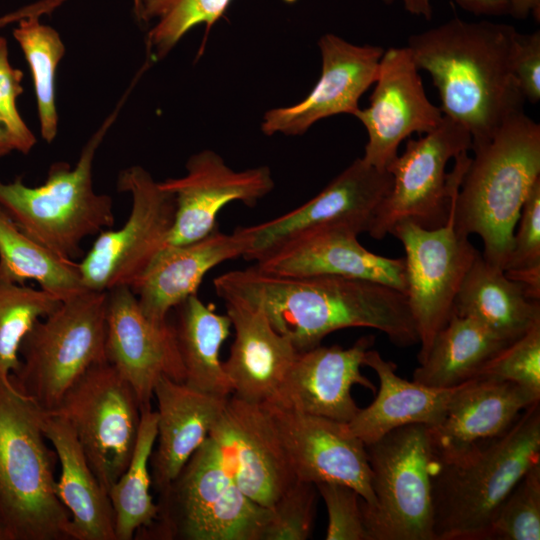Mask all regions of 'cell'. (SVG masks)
<instances>
[{
  "instance_id": "34",
  "label": "cell",
  "mask_w": 540,
  "mask_h": 540,
  "mask_svg": "<svg viewBox=\"0 0 540 540\" xmlns=\"http://www.w3.org/2000/svg\"><path fill=\"white\" fill-rule=\"evenodd\" d=\"M61 303L41 288L15 281L0 267V383H11L10 376L20 364L24 338Z\"/></svg>"
},
{
  "instance_id": "49",
  "label": "cell",
  "mask_w": 540,
  "mask_h": 540,
  "mask_svg": "<svg viewBox=\"0 0 540 540\" xmlns=\"http://www.w3.org/2000/svg\"><path fill=\"white\" fill-rule=\"evenodd\" d=\"M0 540H6L5 534L3 533L1 529H0Z\"/></svg>"
},
{
  "instance_id": "37",
  "label": "cell",
  "mask_w": 540,
  "mask_h": 540,
  "mask_svg": "<svg viewBox=\"0 0 540 540\" xmlns=\"http://www.w3.org/2000/svg\"><path fill=\"white\" fill-rule=\"evenodd\" d=\"M540 539V462L520 478L499 507L485 540Z\"/></svg>"
},
{
  "instance_id": "14",
  "label": "cell",
  "mask_w": 540,
  "mask_h": 540,
  "mask_svg": "<svg viewBox=\"0 0 540 540\" xmlns=\"http://www.w3.org/2000/svg\"><path fill=\"white\" fill-rule=\"evenodd\" d=\"M392 186L388 170L355 159L312 199L281 216L246 227L248 260L259 261L292 239L316 230L347 227L368 233L375 213Z\"/></svg>"
},
{
  "instance_id": "7",
  "label": "cell",
  "mask_w": 540,
  "mask_h": 540,
  "mask_svg": "<svg viewBox=\"0 0 540 540\" xmlns=\"http://www.w3.org/2000/svg\"><path fill=\"white\" fill-rule=\"evenodd\" d=\"M158 495L155 520L135 539L261 540L270 516L240 490L210 437Z\"/></svg>"
},
{
  "instance_id": "45",
  "label": "cell",
  "mask_w": 540,
  "mask_h": 540,
  "mask_svg": "<svg viewBox=\"0 0 540 540\" xmlns=\"http://www.w3.org/2000/svg\"><path fill=\"white\" fill-rule=\"evenodd\" d=\"M68 0H39L26 5L18 10L0 16V28L11 23H18L20 20L30 16H42L51 14Z\"/></svg>"
},
{
  "instance_id": "25",
  "label": "cell",
  "mask_w": 540,
  "mask_h": 540,
  "mask_svg": "<svg viewBox=\"0 0 540 540\" xmlns=\"http://www.w3.org/2000/svg\"><path fill=\"white\" fill-rule=\"evenodd\" d=\"M540 396L512 382L474 378L457 388L444 419L429 427L434 457L448 458L504 434Z\"/></svg>"
},
{
  "instance_id": "28",
  "label": "cell",
  "mask_w": 540,
  "mask_h": 540,
  "mask_svg": "<svg viewBox=\"0 0 540 540\" xmlns=\"http://www.w3.org/2000/svg\"><path fill=\"white\" fill-rule=\"evenodd\" d=\"M363 365L377 374L379 390L374 401L360 408L347 424L350 431L365 444L402 426H437L444 419L449 402L459 387L435 388L413 380L407 381L396 374L394 362L385 360L377 350L371 348L365 353Z\"/></svg>"
},
{
  "instance_id": "22",
  "label": "cell",
  "mask_w": 540,
  "mask_h": 540,
  "mask_svg": "<svg viewBox=\"0 0 540 540\" xmlns=\"http://www.w3.org/2000/svg\"><path fill=\"white\" fill-rule=\"evenodd\" d=\"M251 245L246 227H239L231 234L216 228L189 243L166 244L130 288L150 321L167 323L170 311L197 294L203 278L212 268L227 260L245 258Z\"/></svg>"
},
{
  "instance_id": "33",
  "label": "cell",
  "mask_w": 540,
  "mask_h": 540,
  "mask_svg": "<svg viewBox=\"0 0 540 540\" xmlns=\"http://www.w3.org/2000/svg\"><path fill=\"white\" fill-rule=\"evenodd\" d=\"M157 436V413L141 409V421L132 457L125 471L108 490L114 513L116 540H132L156 518L158 505L150 493V457Z\"/></svg>"
},
{
  "instance_id": "44",
  "label": "cell",
  "mask_w": 540,
  "mask_h": 540,
  "mask_svg": "<svg viewBox=\"0 0 540 540\" xmlns=\"http://www.w3.org/2000/svg\"><path fill=\"white\" fill-rule=\"evenodd\" d=\"M398 0H382L386 5ZM404 9L414 15L429 21L433 16L431 0H399ZM465 11L476 16H501L509 14L508 0H455Z\"/></svg>"
},
{
  "instance_id": "26",
  "label": "cell",
  "mask_w": 540,
  "mask_h": 540,
  "mask_svg": "<svg viewBox=\"0 0 540 540\" xmlns=\"http://www.w3.org/2000/svg\"><path fill=\"white\" fill-rule=\"evenodd\" d=\"M157 436L150 457L152 487L162 491L209 438L229 397L161 377L155 385Z\"/></svg>"
},
{
  "instance_id": "16",
  "label": "cell",
  "mask_w": 540,
  "mask_h": 540,
  "mask_svg": "<svg viewBox=\"0 0 540 540\" xmlns=\"http://www.w3.org/2000/svg\"><path fill=\"white\" fill-rule=\"evenodd\" d=\"M370 104L356 117L365 127L367 143L362 159L387 170L400 144L413 133H428L442 121L440 108L426 95L410 50L391 47L380 59Z\"/></svg>"
},
{
  "instance_id": "5",
  "label": "cell",
  "mask_w": 540,
  "mask_h": 540,
  "mask_svg": "<svg viewBox=\"0 0 540 540\" xmlns=\"http://www.w3.org/2000/svg\"><path fill=\"white\" fill-rule=\"evenodd\" d=\"M42 412L12 383H0V529L6 540H71Z\"/></svg>"
},
{
  "instance_id": "13",
  "label": "cell",
  "mask_w": 540,
  "mask_h": 540,
  "mask_svg": "<svg viewBox=\"0 0 540 540\" xmlns=\"http://www.w3.org/2000/svg\"><path fill=\"white\" fill-rule=\"evenodd\" d=\"M390 235L405 251V296L419 337L418 362L450 319L464 278L480 253L458 232L450 212L447 222L425 229L412 222L396 225Z\"/></svg>"
},
{
  "instance_id": "32",
  "label": "cell",
  "mask_w": 540,
  "mask_h": 540,
  "mask_svg": "<svg viewBox=\"0 0 540 540\" xmlns=\"http://www.w3.org/2000/svg\"><path fill=\"white\" fill-rule=\"evenodd\" d=\"M0 267L15 281L66 300L86 289L78 263L64 259L26 234L0 206Z\"/></svg>"
},
{
  "instance_id": "3",
  "label": "cell",
  "mask_w": 540,
  "mask_h": 540,
  "mask_svg": "<svg viewBox=\"0 0 540 540\" xmlns=\"http://www.w3.org/2000/svg\"><path fill=\"white\" fill-rule=\"evenodd\" d=\"M540 462V402L501 436L448 458L434 457V540H485L506 496Z\"/></svg>"
},
{
  "instance_id": "17",
  "label": "cell",
  "mask_w": 540,
  "mask_h": 540,
  "mask_svg": "<svg viewBox=\"0 0 540 540\" xmlns=\"http://www.w3.org/2000/svg\"><path fill=\"white\" fill-rule=\"evenodd\" d=\"M186 173L160 181L175 199V218L167 244L198 240L217 228L220 210L233 201L249 207L268 195L274 179L268 166L236 171L216 152L205 149L189 157Z\"/></svg>"
},
{
  "instance_id": "38",
  "label": "cell",
  "mask_w": 540,
  "mask_h": 540,
  "mask_svg": "<svg viewBox=\"0 0 540 540\" xmlns=\"http://www.w3.org/2000/svg\"><path fill=\"white\" fill-rule=\"evenodd\" d=\"M475 378L512 382L540 396V323L503 347Z\"/></svg>"
},
{
  "instance_id": "42",
  "label": "cell",
  "mask_w": 540,
  "mask_h": 540,
  "mask_svg": "<svg viewBox=\"0 0 540 540\" xmlns=\"http://www.w3.org/2000/svg\"><path fill=\"white\" fill-rule=\"evenodd\" d=\"M540 268V178L532 186L513 235L505 272Z\"/></svg>"
},
{
  "instance_id": "12",
  "label": "cell",
  "mask_w": 540,
  "mask_h": 540,
  "mask_svg": "<svg viewBox=\"0 0 540 540\" xmlns=\"http://www.w3.org/2000/svg\"><path fill=\"white\" fill-rule=\"evenodd\" d=\"M117 189L131 196L124 225L100 232L78 269L86 289L107 292L131 287L167 244L175 218V199L142 166L122 170Z\"/></svg>"
},
{
  "instance_id": "20",
  "label": "cell",
  "mask_w": 540,
  "mask_h": 540,
  "mask_svg": "<svg viewBox=\"0 0 540 540\" xmlns=\"http://www.w3.org/2000/svg\"><path fill=\"white\" fill-rule=\"evenodd\" d=\"M209 437L240 490L261 506L296 480L261 404L230 395Z\"/></svg>"
},
{
  "instance_id": "19",
  "label": "cell",
  "mask_w": 540,
  "mask_h": 540,
  "mask_svg": "<svg viewBox=\"0 0 540 540\" xmlns=\"http://www.w3.org/2000/svg\"><path fill=\"white\" fill-rule=\"evenodd\" d=\"M321 75L302 101L292 106L268 110L261 131L268 136L304 134L313 124L338 114H355L359 100L374 84L384 49L375 45H357L326 33L318 41Z\"/></svg>"
},
{
  "instance_id": "27",
  "label": "cell",
  "mask_w": 540,
  "mask_h": 540,
  "mask_svg": "<svg viewBox=\"0 0 540 540\" xmlns=\"http://www.w3.org/2000/svg\"><path fill=\"white\" fill-rule=\"evenodd\" d=\"M42 429L60 463L56 491L70 515L71 540H116L114 513L72 428L57 413L42 412Z\"/></svg>"
},
{
  "instance_id": "18",
  "label": "cell",
  "mask_w": 540,
  "mask_h": 540,
  "mask_svg": "<svg viewBox=\"0 0 540 540\" xmlns=\"http://www.w3.org/2000/svg\"><path fill=\"white\" fill-rule=\"evenodd\" d=\"M105 358L132 387L141 409L151 406L161 377L184 382L172 323L150 321L129 286L107 291Z\"/></svg>"
},
{
  "instance_id": "39",
  "label": "cell",
  "mask_w": 540,
  "mask_h": 540,
  "mask_svg": "<svg viewBox=\"0 0 540 540\" xmlns=\"http://www.w3.org/2000/svg\"><path fill=\"white\" fill-rule=\"evenodd\" d=\"M316 486L295 480L270 506L261 540H306L311 537L316 514Z\"/></svg>"
},
{
  "instance_id": "2",
  "label": "cell",
  "mask_w": 540,
  "mask_h": 540,
  "mask_svg": "<svg viewBox=\"0 0 540 540\" xmlns=\"http://www.w3.org/2000/svg\"><path fill=\"white\" fill-rule=\"evenodd\" d=\"M517 33L509 24L456 17L408 38L415 64L438 90L442 114L468 130L472 147L523 111L511 68Z\"/></svg>"
},
{
  "instance_id": "47",
  "label": "cell",
  "mask_w": 540,
  "mask_h": 540,
  "mask_svg": "<svg viewBox=\"0 0 540 540\" xmlns=\"http://www.w3.org/2000/svg\"><path fill=\"white\" fill-rule=\"evenodd\" d=\"M15 150V146L9 133L0 123V160Z\"/></svg>"
},
{
  "instance_id": "6",
  "label": "cell",
  "mask_w": 540,
  "mask_h": 540,
  "mask_svg": "<svg viewBox=\"0 0 540 540\" xmlns=\"http://www.w3.org/2000/svg\"><path fill=\"white\" fill-rule=\"evenodd\" d=\"M122 103L91 136L74 167L53 163L45 182L36 187L21 178L0 180V206L26 234L64 259L75 261L83 240L115 223L111 197L94 189L93 161Z\"/></svg>"
},
{
  "instance_id": "21",
  "label": "cell",
  "mask_w": 540,
  "mask_h": 540,
  "mask_svg": "<svg viewBox=\"0 0 540 540\" xmlns=\"http://www.w3.org/2000/svg\"><path fill=\"white\" fill-rule=\"evenodd\" d=\"M373 336L358 339L353 346H316L298 352L283 382L269 402L275 407L348 423L359 411L352 395L354 385L375 391L361 373L365 353Z\"/></svg>"
},
{
  "instance_id": "41",
  "label": "cell",
  "mask_w": 540,
  "mask_h": 540,
  "mask_svg": "<svg viewBox=\"0 0 540 540\" xmlns=\"http://www.w3.org/2000/svg\"><path fill=\"white\" fill-rule=\"evenodd\" d=\"M23 76L20 69L11 65L7 40L0 36V123L12 138L15 150L28 154L36 138L17 109L16 100L23 92Z\"/></svg>"
},
{
  "instance_id": "4",
  "label": "cell",
  "mask_w": 540,
  "mask_h": 540,
  "mask_svg": "<svg viewBox=\"0 0 540 540\" xmlns=\"http://www.w3.org/2000/svg\"><path fill=\"white\" fill-rule=\"evenodd\" d=\"M471 150L451 198L454 226L480 236L484 259L504 270L523 204L540 178V125L520 111Z\"/></svg>"
},
{
  "instance_id": "8",
  "label": "cell",
  "mask_w": 540,
  "mask_h": 540,
  "mask_svg": "<svg viewBox=\"0 0 540 540\" xmlns=\"http://www.w3.org/2000/svg\"><path fill=\"white\" fill-rule=\"evenodd\" d=\"M107 292L85 290L39 320L24 338L14 387L43 411L56 409L69 388L106 361Z\"/></svg>"
},
{
  "instance_id": "1",
  "label": "cell",
  "mask_w": 540,
  "mask_h": 540,
  "mask_svg": "<svg viewBox=\"0 0 540 540\" xmlns=\"http://www.w3.org/2000/svg\"><path fill=\"white\" fill-rule=\"evenodd\" d=\"M218 297L237 296L258 307L298 352L319 346L330 333L353 327L379 330L399 346L419 343L401 291L338 275H287L254 266L219 275Z\"/></svg>"
},
{
  "instance_id": "43",
  "label": "cell",
  "mask_w": 540,
  "mask_h": 540,
  "mask_svg": "<svg viewBox=\"0 0 540 540\" xmlns=\"http://www.w3.org/2000/svg\"><path fill=\"white\" fill-rule=\"evenodd\" d=\"M511 68L517 85L525 101L537 103L540 100V31L517 33Z\"/></svg>"
},
{
  "instance_id": "15",
  "label": "cell",
  "mask_w": 540,
  "mask_h": 540,
  "mask_svg": "<svg viewBox=\"0 0 540 540\" xmlns=\"http://www.w3.org/2000/svg\"><path fill=\"white\" fill-rule=\"evenodd\" d=\"M261 405L297 480L344 484L375 504L365 443L347 423Z\"/></svg>"
},
{
  "instance_id": "9",
  "label": "cell",
  "mask_w": 540,
  "mask_h": 540,
  "mask_svg": "<svg viewBox=\"0 0 540 540\" xmlns=\"http://www.w3.org/2000/svg\"><path fill=\"white\" fill-rule=\"evenodd\" d=\"M468 130L443 115L441 123L419 139H409L389 165L392 186L379 205L368 234L381 240L402 222L425 229L444 225L451 198L469 164Z\"/></svg>"
},
{
  "instance_id": "35",
  "label": "cell",
  "mask_w": 540,
  "mask_h": 540,
  "mask_svg": "<svg viewBox=\"0 0 540 540\" xmlns=\"http://www.w3.org/2000/svg\"><path fill=\"white\" fill-rule=\"evenodd\" d=\"M30 67L37 100L42 138L51 143L58 131V114L55 98L56 69L65 54V46L59 33L42 24L38 16H30L18 22L13 30Z\"/></svg>"
},
{
  "instance_id": "11",
  "label": "cell",
  "mask_w": 540,
  "mask_h": 540,
  "mask_svg": "<svg viewBox=\"0 0 540 540\" xmlns=\"http://www.w3.org/2000/svg\"><path fill=\"white\" fill-rule=\"evenodd\" d=\"M62 416L108 493L128 466L137 441L141 406L129 383L107 361L91 366L53 411Z\"/></svg>"
},
{
  "instance_id": "40",
  "label": "cell",
  "mask_w": 540,
  "mask_h": 540,
  "mask_svg": "<svg viewBox=\"0 0 540 540\" xmlns=\"http://www.w3.org/2000/svg\"><path fill=\"white\" fill-rule=\"evenodd\" d=\"M328 514L326 540H369L361 507V496L350 486L322 482L315 484Z\"/></svg>"
},
{
  "instance_id": "10",
  "label": "cell",
  "mask_w": 540,
  "mask_h": 540,
  "mask_svg": "<svg viewBox=\"0 0 540 540\" xmlns=\"http://www.w3.org/2000/svg\"><path fill=\"white\" fill-rule=\"evenodd\" d=\"M375 504L361 500L369 540H434L429 427L412 424L365 444Z\"/></svg>"
},
{
  "instance_id": "36",
  "label": "cell",
  "mask_w": 540,
  "mask_h": 540,
  "mask_svg": "<svg viewBox=\"0 0 540 540\" xmlns=\"http://www.w3.org/2000/svg\"><path fill=\"white\" fill-rule=\"evenodd\" d=\"M232 0H142L140 22L155 21L147 34V47L162 59L195 26L210 29Z\"/></svg>"
},
{
  "instance_id": "48",
  "label": "cell",
  "mask_w": 540,
  "mask_h": 540,
  "mask_svg": "<svg viewBox=\"0 0 540 540\" xmlns=\"http://www.w3.org/2000/svg\"><path fill=\"white\" fill-rule=\"evenodd\" d=\"M132 1H133L134 14L138 18L140 10H141V6H142V0H132Z\"/></svg>"
},
{
  "instance_id": "23",
  "label": "cell",
  "mask_w": 540,
  "mask_h": 540,
  "mask_svg": "<svg viewBox=\"0 0 540 540\" xmlns=\"http://www.w3.org/2000/svg\"><path fill=\"white\" fill-rule=\"evenodd\" d=\"M221 299L235 334L229 357L222 362L231 395L250 403L269 402L298 351L271 325L260 307L237 296Z\"/></svg>"
},
{
  "instance_id": "29",
  "label": "cell",
  "mask_w": 540,
  "mask_h": 540,
  "mask_svg": "<svg viewBox=\"0 0 540 540\" xmlns=\"http://www.w3.org/2000/svg\"><path fill=\"white\" fill-rule=\"evenodd\" d=\"M453 313L470 317L512 342L540 323V301L531 299L519 283L479 253L464 278Z\"/></svg>"
},
{
  "instance_id": "46",
  "label": "cell",
  "mask_w": 540,
  "mask_h": 540,
  "mask_svg": "<svg viewBox=\"0 0 540 540\" xmlns=\"http://www.w3.org/2000/svg\"><path fill=\"white\" fill-rule=\"evenodd\" d=\"M509 14L516 19L525 20L532 16L535 21H540V0H508Z\"/></svg>"
},
{
  "instance_id": "31",
  "label": "cell",
  "mask_w": 540,
  "mask_h": 540,
  "mask_svg": "<svg viewBox=\"0 0 540 540\" xmlns=\"http://www.w3.org/2000/svg\"><path fill=\"white\" fill-rule=\"evenodd\" d=\"M509 343L478 321L453 313L414 370L413 381L435 388L456 387L474 379Z\"/></svg>"
},
{
  "instance_id": "30",
  "label": "cell",
  "mask_w": 540,
  "mask_h": 540,
  "mask_svg": "<svg viewBox=\"0 0 540 540\" xmlns=\"http://www.w3.org/2000/svg\"><path fill=\"white\" fill-rule=\"evenodd\" d=\"M175 310L172 325L184 369L183 383L201 392L229 397L232 388L219 357L232 327L229 317L218 314L197 294Z\"/></svg>"
},
{
  "instance_id": "24",
  "label": "cell",
  "mask_w": 540,
  "mask_h": 540,
  "mask_svg": "<svg viewBox=\"0 0 540 540\" xmlns=\"http://www.w3.org/2000/svg\"><path fill=\"white\" fill-rule=\"evenodd\" d=\"M347 227L302 234L256 262L263 270L287 275H338L374 281L405 293L404 257L367 250Z\"/></svg>"
}]
</instances>
